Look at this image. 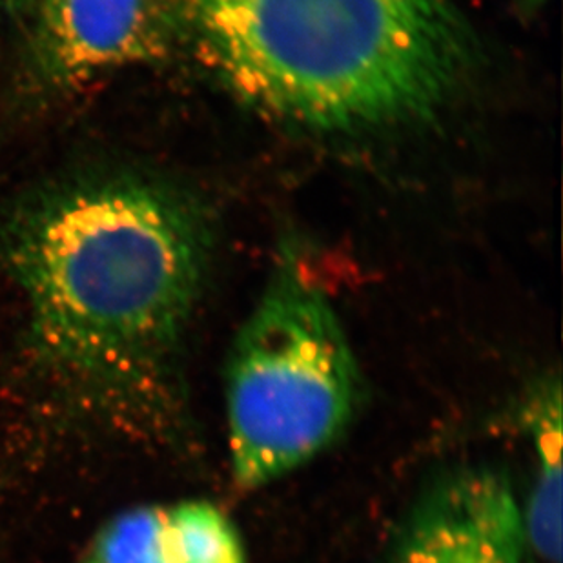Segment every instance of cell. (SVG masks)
<instances>
[{"label":"cell","instance_id":"4","mask_svg":"<svg viewBox=\"0 0 563 563\" xmlns=\"http://www.w3.org/2000/svg\"><path fill=\"white\" fill-rule=\"evenodd\" d=\"M27 15L19 90L35 104L161 59L176 37L159 0H35Z\"/></svg>","mask_w":563,"mask_h":563},{"label":"cell","instance_id":"9","mask_svg":"<svg viewBox=\"0 0 563 563\" xmlns=\"http://www.w3.org/2000/svg\"><path fill=\"white\" fill-rule=\"evenodd\" d=\"M35 0H0V8L8 11L10 15H27V11L32 8Z\"/></svg>","mask_w":563,"mask_h":563},{"label":"cell","instance_id":"3","mask_svg":"<svg viewBox=\"0 0 563 563\" xmlns=\"http://www.w3.org/2000/svg\"><path fill=\"white\" fill-rule=\"evenodd\" d=\"M363 377L340 316L287 257L230 349L224 376L238 487L274 484L335 445L360 412Z\"/></svg>","mask_w":563,"mask_h":563},{"label":"cell","instance_id":"7","mask_svg":"<svg viewBox=\"0 0 563 563\" xmlns=\"http://www.w3.org/2000/svg\"><path fill=\"white\" fill-rule=\"evenodd\" d=\"M163 537L172 563H249L240 532L216 505H163Z\"/></svg>","mask_w":563,"mask_h":563},{"label":"cell","instance_id":"10","mask_svg":"<svg viewBox=\"0 0 563 563\" xmlns=\"http://www.w3.org/2000/svg\"><path fill=\"white\" fill-rule=\"evenodd\" d=\"M527 8H537V5H542L545 0H521Z\"/></svg>","mask_w":563,"mask_h":563},{"label":"cell","instance_id":"8","mask_svg":"<svg viewBox=\"0 0 563 563\" xmlns=\"http://www.w3.org/2000/svg\"><path fill=\"white\" fill-rule=\"evenodd\" d=\"M79 563H172L163 537V505L123 510L97 531Z\"/></svg>","mask_w":563,"mask_h":563},{"label":"cell","instance_id":"1","mask_svg":"<svg viewBox=\"0 0 563 563\" xmlns=\"http://www.w3.org/2000/svg\"><path fill=\"white\" fill-rule=\"evenodd\" d=\"M210 252L197 199L126 168L55 177L0 210L24 356L57 410L152 445L183 437V349Z\"/></svg>","mask_w":563,"mask_h":563},{"label":"cell","instance_id":"5","mask_svg":"<svg viewBox=\"0 0 563 563\" xmlns=\"http://www.w3.org/2000/svg\"><path fill=\"white\" fill-rule=\"evenodd\" d=\"M520 496L490 465L452 468L427 487L388 563H532Z\"/></svg>","mask_w":563,"mask_h":563},{"label":"cell","instance_id":"2","mask_svg":"<svg viewBox=\"0 0 563 563\" xmlns=\"http://www.w3.org/2000/svg\"><path fill=\"white\" fill-rule=\"evenodd\" d=\"M243 101L324 133L437 118L476 69L451 0H159Z\"/></svg>","mask_w":563,"mask_h":563},{"label":"cell","instance_id":"6","mask_svg":"<svg viewBox=\"0 0 563 563\" xmlns=\"http://www.w3.org/2000/svg\"><path fill=\"white\" fill-rule=\"evenodd\" d=\"M527 421L537 449V474L523 507L527 538L534 560H562V388L543 383L529 404Z\"/></svg>","mask_w":563,"mask_h":563}]
</instances>
